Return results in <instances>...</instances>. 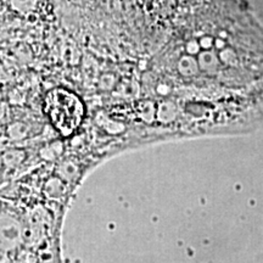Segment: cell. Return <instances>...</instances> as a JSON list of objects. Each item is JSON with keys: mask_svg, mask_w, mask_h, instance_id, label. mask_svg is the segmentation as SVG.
Here are the masks:
<instances>
[{"mask_svg": "<svg viewBox=\"0 0 263 263\" xmlns=\"http://www.w3.org/2000/svg\"><path fill=\"white\" fill-rule=\"evenodd\" d=\"M44 111L55 129L64 137L73 134L84 118V105L81 99L62 88H55L47 94Z\"/></svg>", "mask_w": 263, "mask_h": 263, "instance_id": "1", "label": "cell"}]
</instances>
